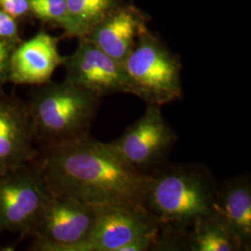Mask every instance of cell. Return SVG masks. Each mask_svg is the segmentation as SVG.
<instances>
[{
  "label": "cell",
  "instance_id": "obj_1",
  "mask_svg": "<svg viewBox=\"0 0 251 251\" xmlns=\"http://www.w3.org/2000/svg\"><path fill=\"white\" fill-rule=\"evenodd\" d=\"M35 162L53 196L91 206L144 205L148 174L135 169L111 143L90 136L42 148Z\"/></svg>",
  "mask_w": 251,
  "mask_h": 251
},
{
  "label": "cell",
  "instance_id": "obj_2",
  "mask_svg": "<svg viewBox=\"0 0 251 251\" xmlns=\"http://www.w3.org/2000/svg\"><path fill=\"white\" fill-rule=\"evenodd\" d=\"M218 185L199 165L166 164L148 174L144 206L161 225L189 230L215 208Z\"/></svg>",
  "mask_w": 251,
  "mask_h": 251
},
{
  "label": "cell",
  "instance_id": "obj_3",
  "mask_svg": "<svg viewBox=\"0 0 251 251\" xmlns=\"http://www.w3.org/2000/svg\"><path fill=\"white\" fill-rule=\"evenodd\" d=\"M100 101L67 81L40 86L26 104L36 141L45 148L90 136Z\"/></svg>",
  "mask_w": 251,
  "mask_h": 251
},
{
  "label": "cell",
  "instance_id": "obj_4",
  "mask_svg": "<svg viewBox=\"0 0 251 251\" xmlns=\"http://www.w3.org/2000/svg\"><path fill=\"white\" fill-rule=\"evenodd\" d=\"M122 65L130 94L146 104L162 106L182 97L179 56L148 27L138 36Z\"/></svg>",
  "mask_w": 251,
  "mask_h": 251
},
{
  "label": "cell",
  "instance_id": "obj_5",
  "mask_svg": "<svg viewBox=\"0 0 251 251\" xmlns=\"http://www.w3.org/2000/svg\"><path fill=\"white\" fill-rule=\"evenodd\" d=\"M50 197L35 160L0 175V233L30 234Z\"/></svg>",
  "mask_w": 251,
  "mask_h": 251
},
{
  "label": "cell",
  "instance_id": "obj_6",
  "mask_svg": "<svg viewBox=\"0 0 251 251\" xmlns=\"http://www.w3.org/2000/svg\"><path fill=\"white\" fill-rule=\"evenodd\" d=\"M96 219V207L74 198H50L30 235L35 238L33 250L80 251Z\"/></svg>",
  "mask_w": 251,
  "mask_h": 251
},
{
  "label": "cell",
  "instance_id": "obj_7",
  "mask_svg": "<svg viewBox=\"0 0 251 251\" xmlns=\"http://www.w3.org/2000/svg\"><path fill=\"white\" fill-rule=\"evenodd\" d=\"M177 138L161 106L146 104L144 114L111 144L126 161L144 172L166 164Z\"/></svg>",
  "mask_w": 251,
  "mask_h": 251
},
{
  "label": "cell",
  "instance_id": "obj_8",
  "mask_svg": "<svg viewBox=\"0 0 251 251\" xmlns=\"http://www.w3.org/2000/svg\"><path fill=\"white\" fill-rule=\"evenodd\" d=\"M95 207V224L80 251H120L127 243L160 228L159 221L143 204L112 203Z\"/></svg>",
  "mask_w": 251,
  "mask_h": 251
},
{
  "label": "cell",
  "instance_id": "obj_9",
  "mask_svg": "<svg viewBox=\"0 0 251 251\" xmlns=\"http://www.w3.org/2000/svg\"><path fill=\"white\" fill-rule=\"evenodd\" d=\"M65 79L91 94L102 98L117 93L130 94L122 63L115 60L86 37L69 56H64Z\"/></svg>",
  "mask_w": 251,
  "mask_h": 251
},
{
  "label": "cell",
  "instance_id": "obj_10",
  "mask_svg": "<svg viewBox=\"0 0 251 251\" xmlns=\"http://www.w3.org/2000/svg\"><path fill=\"white\" fill-rule=\"evenodd\" d=\"M35 141L26 104L0 90V175L34 161Z\"/></svg>",
  "mask_w": 251,
  "mask_h": 251
},
{
  "label": "cell",
  "instance_id": "obj_11",
  "mask_svg": "<svg viewBox=\"0 0 251 251\" xmlns=\"http://www.w3.org/2000/svg\"><path fill=\"white\" fill-rule=\"evenodd\" d=\"M59 39L40 31L16 45L9 61V82L15 85L42 86L50 82L64 56L58 48Z\"/></svg>",
  "mask_w": 251,
  "mask_h": 251
},
{
  "label": "cell",
  "instance_id": "obj_12",
  "mask_svg": "<svg viewBox=\"0 0 251 251\" xmlns=\"http://www.w3.org/2000/svg\"><path fill=\"white\" fill-rule=\"evenodd\" d=\"M147 22L144 11L122 2L85 37L110 57L123 63L138 36L147 28Z\"/></svg>",
  "mask_w": 251,
  "mask_h": 251
},
{
  "label": "cell",
  "instance_id": "obj_13",
  "mask_svg": "<svg viewBox=\"0 0 251 251\" xmlns=\"http://www.w3.org/2000/svg\"><path fill=\"white\" fill-rule=\"evenodd\" d=\"M215 211L241 251L251 248V182L248 176L226 180L218 187Z\"/></svg>",
  "mask_w": 251,
  "mask_h": 251
},
{
  "label": "cell",
  "instance_id": "obj_14",
  "mask_svg": "<svg viewBox=\"0 0 251 251\" xmlns=\"http://www.w3.org/2000/svg\"><path fill=\"white\" fill-rule=\"evenodd\" d=\"M187 248L190 251H241L215 208L189 229Z\"/></svg>",
  "mask_w": 251,
  "mask_h": 251
},
{
  "label": "cell",
  "instance_id": "obj_15",
  "mask_svg": "<svg viewBox=\"0 0 251 251\" xmlns=\"http://www.w3.org/2000/svg\"><path fill=\"white\" fill-rule=\"evenodd\" d=\"M122 2L123 0H66L68 27L64 35L77 39L88 36Z\"/></svg>",
  "mask_w": 251,
  "mask_h": 251
},
{
  "label": "cell",
  "instance_id": "obj_16",
  "mask_svg": "<svg viewBox=\"0 0 251 251\" xmlns=\"http://www.w3.org/2000/svg\"><path fill=\"white\" fill-rule=\"evenodd\" d=\"M30 13L36 19L53 24L64 31L68 27L66 0H28Z\"/></svg>",
  "mask_w": 251,
  "mask_h": 251
},
{
  "label": "cell",
  "instance_id": "obj_17",
  "mask_svg": "<svg viewBox=\"0 0 251 251\" xmlns=\"http://www.w3.org/2000/svg\"><path fill=\"white\" fill-rule=\"evenodd\" d=\"M0 40L16 45L21 42L18 21L2 9H0Z\"/></svg>",
  "mask_w": 251,
  "mask_h": 251
},
{
  "label": "cell",
  "instance_id": "obj_18",
  "mask_svg": "<svg viewBox=\"0 0 251 251\" xmlns=\"http://www.w3.org/2000/svg\"><path fill=\"white\" fill-rule=\"evenodd\" d=\"M0 9L17 21L31 15L28 0H0Z\"/></svg>",
  "mask_w": 251,
  "mask_h": 251
},
{
  "label": "cell",
  "instance_id": "obj_19",
  "mask_svg": "<svg viewBox=\"0 0 251 251\" xmlns=\"http://www.w3.org/2000/svg\"><path fill=\"white\" fill-rule=\"evenodd\" d=\"M16 44L0 40V90L9 82V61Z\"/></svg>",
  "mask_w": 251,
  "mask_h": 251
}]
</instances>
